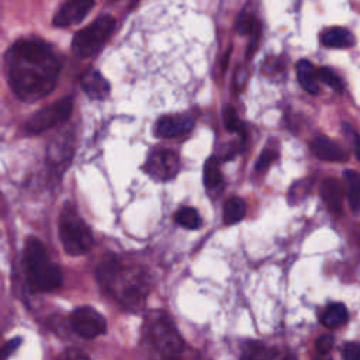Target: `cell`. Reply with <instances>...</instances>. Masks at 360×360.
Returning a JSON list of instances; mask_svg holds the SVG:
<instances>
[{
  "instance_id": "29",
  "label": "cell",
  "mask_w": 360,
  "mask_h": 360,
  "mask_svg": "<svg viewBox=\"0 0 360 360\" xmlns=\"http://www.w3.org/2000/svg\"><path fill=\"white\" fill-rule=\"evenodd\" d=\"M342 354H343V357L346 360H359V357H360V346H359V343H354V342L346 343L343 346Z\"/></svg>"
},
{
  "instance_id": "2",
  "label": "cell",
  "mask_w": 360,
  "mask_h": 360,
  "mask_svg": "<svg viewBox=\"0 0 360 360\" xmlns=\"http://www.w3.org/2000/svg\"><path fill=\"white\" fill-rule=\"evenodd\" d=\"M24 262L30 285L35 291H53L62 285L63 276L58 264L48 257L44 243L37 238H28L24 246Z\"/></svg>"
},
{
  "instance_id": "30",
  "label": "cell",
  "mask_w": 360,
  "mask_h": 360,
  "mask_svg": "<svg viewBox=\"0 0 360 360\" xmlns=\"http://www.w3.org/2000/svg\"><path fill=\"white\" fill-rule=\"evenodd\" d=\"M114 1H115V0H114Z\"/></svg>"
},
{
  "instance_id": "14",
  "label": "cell",
  "mask_w": 360,
  "mask_h": 360,
  "mask_svg": "<svg viewBox=\"0 0 360 360\" xmlns=\"http://www.w3.org/2000/svg\"><path fill=\"white\" fill-rule=\"evenodd\" d=\"M82 87L93 100H103L110 93V83L97 70H89L82 77Z\"/></svg>"
},
{
  "instance_id": "28",
  "label": "cell",
  "mask_w": 360,
  "mask_h": 360,
  "mask_svg": "<svg viewBox=\"0 0 360 360\" xmlns=\"http://www.w3.org/2000/svg\"><path fill=\"white\" fill-rule=\"evenodd\" d=\"M22 339L20 336H15L13 339H10L8 342H6L1 347H0V359H7L10 357L21 345Z\"/></svg>"
},
{
  "instance_id": "24",
  "label": "cell",
  "mask_w": 360,
  "mask_h": 360,
  "mask_svg": "<svg viewBox=\"0 0 360 360\" xmlns=\"http://www.w3.org/2000/svg\"><path fill=\"white\" fill-rule=\"evenodd\" d=\"M276 356V353L269 352L262 343L259 342H248L245 349H243V354L242 357L246 359H259V357H273Z\"/></svg>"
},
{
  "instance_id": "12",
  "label": "cell",
  "mask_w": 360,
  "mask_h": 360,
  "mask_svg": "<svg viewBox=\"0 0 360 360\" xmlns=\"http://www.w3.org/2000/svg\"><path fill=\"white\" fill-rule=\"evenodd\" d=\"M311 150L316 158L326 162H345L347 159V153L340 145L322 135L311 142Z\"/></svg>"
},
{
  "instance_id": "19",
  "label": "cell",
  "mask_w": 360,
  "mask_h": 360,
  "mask_svg": "<svg viewBox=\"0 0 360 360\" xmlns=\"http://www.w3.org/2000/svg\"><path fill=\"white\" fill-rule=\"evenodd\" d=\"M343 179L347 186V200L352 211L354 214H359L360 210V177L359 173L354 170H345Z\"/></svg>"
},
{
  "instance_id": "27",
  "label": "cell",
  "mask_w": 360,
  "mask_h": 360,
  "mask_svg": "<svg viewBox=\"0 0 360 360\" xmlns=\"http://www.w3.org/2000/svg\"><path fill=\"white\" fill-rule=\"evenodd\" d=\"M335 345V340H333V336L330 335H321L316 340H315V349L319 354H326L332 350Z\"/></svg>"
},
{
  "instance_id": "20",
  "label": "cell",
  "mask_w": 360,
  "mask_h": 360,
  "mask_svg": "<svg viewBox=\"0 0 360 360\" xmlns=\"http://www.w3.org/2000/svg\"><path fill=\"white\" fill-rule=\"evenodd\" d=\"M224 181L221 169H219V159L217 156H210L204 163V184L207 188H217Z\"/></svg>"
},
{
  "instance_id": "26",
  "label": "cell",
  "mask_w": 360,
  "mask_h": 360,
  "mask_svg": "<svg viewBox=\"0 0 360 360\" xmlns=\"http://www.w3.org/2000/svg\"><path fill=\"white\" fill-rule=\"evenodd\" d=\"M276 159H277V152H276V150H273V149H264V150L259 155L257 162H256V165H255V169H256L257 172H263V170H266Z\"/></svg>"
},
{
  "instance_id": "16",
  "label": "cell",
  "mask_w": 360,
  "mask_h": 360,
  "mask_svg": "<svg viewBox=\"0 0 360 360\" xmlns=\"http://www.w3.org/2000/svg\"><path fill=\"white\" fill-rule=\"evenodd\" d=\"M297 77L300 84L302 86L304 90H307L309 94H316L319 87L316 83V73L315 68L309 60H300L297 63Z\"/></svg>"
},
{
  "instance_id": "6",
  "label": "cell",
  "mask_w": 360,
  "mask_h": 360,
  "mask_svg": "<svg viewBox=\"0 0 360 360\" xmlns=\"http://www.w3.org/2000/svg\"><path fill=\"white\" fill-rule=\"evenodd\" d=\"M115 25L111 15H100L91 24L75 34L72 41V51L80 59H87L96 55L105 41L110 38Z\"/></svg>"
},
{
  "instance_id": "10",
  "label": "cell",
  "mask_w": 360,
  "mask_h": 360,
  "mask_svg": "<svg viewBox=\"0 0 360 360\" xmlns=\"http://www.w3.org/2000/svg\"><path fill=\"white\" fill-rule=\"evenodd\" d=\"M94 0H66L53 17V25L59 28L80 22L93 8Z\"/></svg>"
},
{
  "instance_id": "22",
  "label": "cell",
  "mask_w": 360,
  "mask_h": 360,
  "mask_svg": "<svg viewBox=\"0 0 360 360\" xmlns=\"http://www.w3.org/2000/svg\"><path fill=\"white\" fill-rule=\"evenodd\" d=\"M224 124L226 131L229 132H240L242 136H245L243 134V122L240 121L236 110L232 105H226L224 110Z\"/></svg>"
},
{
  "instance_id": "5",
  "label": "cell",
  "mask_w": 360,
  "mask_h": 360,
  "mask_svg": "<svg viewBox=\"0 0 360 360\" xmlns=\"http://www.w3.org/2000/svg\"><path fill=\"white\" fill-rule=\"evenodd\" d=\"M59 238L63 249L70 256L86 255L93 245V236L87 224L70 205H65L59 217Z\"/></svg>"
},
{
  "instance_id": "4",
  "label": "cell",
  "mask_w": 360,
  "mask_h": 360,
  "mask_svg": "<svg viewBox=\"0 0 360 360\" xmlns=\"http://www.w3.org/2000/svg\"><path fill=\"white\" fill-rule=\"evenodd\" d=\"M145 336L152 347L162 356H179L184 342L176 329L172 318L163 311H153L145 322Z\"/></svg>"
},
{
  "instance_id": "11",
  "label": "cell",
  "mask_w": 360,
  "mask_h": 360,
  "mask_svg": "<svg viewBox=\"0 0 360 360\" xmlns=\"http://www.w3.org/2000/svg\"><path fill=\"white\" fill-rule=\"evenodd\" d=\"M194 127L190 115H162L155 124V134L162 138H173L187 134Z\"/></svg>"
},
{
  "instance_id": "17",
  "label": "cell",
  "mask_w": 360,
  "mask_h": 360,
  "mask_svg": "<svg viewBox=\"0 0 360 360\" xmlns=\"http://www.w3.org/2000/svg\"><path fill=\"white\" fill-rule=\"evenodd\" d=\"M246 215V202L240 197H231L225 201L222 210V221L226 225H233L242 221Z\"/></svg>"
},
{
  "instance_id": "13",
  "label": "cell",
  "mask_w": 360,
  "mask_h": 360,
  "mask_svg": "<svg viewBox=\"0 0 360 360\" xmlns=\"http://www.w3.org/2000/svg\"><path fill=\"white\" fill-rule=\"evenodd\" d=\"M319 193H321V197H322L325 205L328 207V210L332 214H340V211H342V198H343L342 184L333 177L325 179L321 184Z\"/></svg>"
},
{
  "instance_id": "23",
  "label": "cell",
  "mask_w": 360,
  "mask_h": 360,
  "mask_svg": "<svg viewBox=\"0 0 360 360\" xmlns=\"http://www.w3.org/2000/svg\"><path fill=\"white\" fill-rule=\"evenodd\" d=\"M315 73H316V77L321 82H323L325 84L332 87L335 91H342L343 90V83H342L340 77L330 68L322 66L318 70H315Z\"/></svg>"
},
{
  "instance_id": "1",
  "label": "cell",
  "mask_w": 360,
  "mask_h": 360,
  "mask_svg": "<svg viewBox=\"0 0 360 360\" xmlns=\"http://www.w3.org/2000/svg\"><path fill=\"white\" fill-rule=\"evenodd\" d=\"M8 82L22 101H37L48 96L58 80L60 63L52 48L41 39H20L6 55Z\"/></svg>"
},
{
  "instance_id": "15",
  "label": "cell",
  "mask_w": 360,
  "mask_h": 360,
  "mask_svg": "<svg viewBox=\"0 0 360 360\" xmlns=\"http://www.w3.org/2000/svg\"><path fill=\"white\" fill-rule=\"evenodd\" d=\"M321 42L328 48H350L354 44V37L346 28L333 27L322 32Z\"/></svg>"
},
{
  "instance_id": "3",
  "label": "cell",
  "mask_w": 360,
  "mask_h": 360,
  "mask_svg": "<svg viewBox=\"0 0 360 360\" xmlns=\"http://www.w3.org/2000/svg\"><path fill=\"white\" fill-rule=\"evenodd\" d=\"M105 290L112 291L120 304L131 312H138L142 309L148 291L149 280L142 270H124L122 266L118 267Z\"/></svg>"
},
{
  "instance_id": "18",
  "label": "cell",
  "mask_w": 360,
  "mask_h": 360,
  "mask_svg": "<svg viewBox=\"0 0 360 360\" xmlns=\"http://www.w3.org/2000/svg\"><path fill=\"white\" fill-rule=\"evenodd\" d=\"M347 319H349L347 308L340 302H333L326 307L325 312L322 314L321 322L326 328H336V326L345 325Z\"/></svg>"
},
{
  "instance_id": "21",
  "label": "cell",
  "mask_w": 360,
  "mask_h": 360,
  "mask_svg": "<svg viewBox=\"0 0 360 360\" xmlns=\"http://www.w3.org/2000/svg\"><path fill=\"white\" fill-rule=\"evenodd\" d=\"M174 221L186 229H197L201 225V217L193 207H181L174 215Z\"/></svg>"
},
{
  "instance_id": "7",
  "label": "cell",
  "mask_w": 360,
  "mask_h": 360,
  "mask_svg": "<svg viewBox=\"0 0 360 360\" xmlns=\"http://www.w3.org/2000/svg\"><path fill=\"white\" fill-rule=\"evenodd\" d=\"M73 110V101L70 97L60 98L41 110H38L27 122L25 131L28 134H41L60 122H65Z\"/></svg>"
},
{
  "instance_id": "25",
  "label": "cell",
  "mask_w": 360,
  "mask_h": 360,
  "mask_svg": "<svg viewBox=\"0 0 360 360\" xmlns=\"http://www.w3.org/2000/svg\"><path fill=\"white\" fill-rule=\"evenodd\" d=\"M236 28H238V32H239L240 35H249V34H252V32H256V30H257V22H256V20L253 18V15L246 14V15H242V17L239 18Z\"/></svg>"
},
{
  "instance_id": "9",
  "label": "cell",
  "mask_w": 360,
  "mask_h": 360,
  "mask_svg": "<svg viewBox=\"0 0 360 360\" xmlns=\"http://www.w3.org/2000/svg\"><path fill=\"white\" fill-rule=\"evenodd\" d=\"M145 170L152 179L158 181H166L179 173L180 159L174 152L162 149L149 156L145 165Z\"/></svg>"
},
{
  "instance_id": "8",
  "label": "cell",
  "mask_w": 360,
  "mask_h": 360,
  "mask_svg": "<svg viewBox=\"0 0 360 360\" xmlns=\"http://www.w3.org/2000/svg\"><path fill=\"white\" fill-rule=\"evenodd\" d=\"M69 322L73 332L83 339H94L107 330V322L104 316L87 305L76 308L70 314Z\"/></svg>"
}]
</instances>
